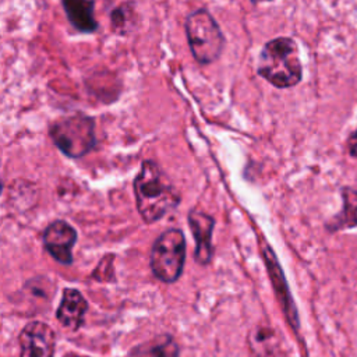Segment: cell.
Wrapping results in <instances>:
<instances>
[{
  "instance_id": "1",
  "label": "cell",
  "mask_w": 357,
  "mask_h": 357,
  "mask_svg": "<svg viewBox=\"0 0 357 357\" xmlns=\"http://www.w3.org/2000/svg\"><path fill=\"white\" fill-rule=\"evenodd\" d=\"M134 192L138 212L146 223L159 220L180 202V195L167 176L152 160L142 162L134 180Z\"/></svg>"
},
{
  "instance_id": "2",
  "label": "cell",
  "mask_w": 357,
  "mask_h": 357,
  "mask_svg": "<svg viewBox=\"0 0 357 357\" xmlns=\"http://www.w3.org/2000/svg\"><path fill=\"white\" fill-rule=\"evenodd\" d=\"M257 71L276 88L296 86L303 78V66L297 43L287 36L266 42L259 53Z\"/></svg>"
},
{
  "instance_id": "3",
  "label": "cell",
  "mask_w": 357,
  "mask_h": 357,
  "mask_svg": "<svg viewBox=\"0 0 357 357\" xmlns=\"http://www.w3.org/2000/svg\"><path fill=\"white\" fill-rule=\"evenodd\" d=\"M185 33L197 63L205 66L220 57L225 46V38L219 24L206 10H195L187 17Z\"/></svg>"
},
{
  "instance_id": "4",
  "label": "cell",
  "mask_w": 357,
  "mask_h": 357,
  "mask_svg": "<svg viewBox=\"0 0 357 357\" xmlns=\"http://www.w3.org/2000/svg\"><path fill=\"white\" fill-rule=\"evenodd\" d=\"M54 145L68 158H81L95 146L93 119L75 113L57 120L50 128Z\"/></svg>"
},
{
  "instance_id": "5",
  "label": "cell",
  "mask_w": 357,
  "mask_h": 357,
  "mask_svg": "<svg viewBox=\"0 0 357 357\" xmlns=\"http://www.w3.org/2000/svg\"><path fill=\"white\" fill-rule=\"evenodd\" d=\"M185 238L181 230L169 229L153 243L151 250V269L153 275L165 282H176L184 268Z\"/></svg>"
},
{
  "instance_id": "6",
  "label": "cell",
  "mask_w": 357,
  "mask_h": 357,
  "mask_svg": "<svg viewBox=\"0 0 357 357\" xmlns=\"http://www.w3.org/2000/svg\"><path fill=\"white\" fill-rule=\"evenodd\" d=\"M56 335L42 321L28 322L20 333V357H53Z\"/></svg>"
},
{
  "instance_id": "7",
  "label": "cell",
  "mask_w": 357,
  "mask_h": 357,
  "mask_svg": "<svg viewBox=\"0 0 357 357\" xmlns=\"http://www.w3.org/2000/svg\"><path fill=\"white\" fill-rule=\"evenodd\" d=\"M77 241L75 229L64 220L52 222L43 233V245L46 251L60 264L68 265L73 261L71 250Z\"/></svg>"
},
{
  "instance_id": "8",
  "label": "cell",
  "mask_w": 357,
  "mask_h": 357,
  "mask_svg": "<svg viewBox=\"0 0 357 357\" xmlns=\"http://www.w3.org/2000/svg\"><path fill=\"white\" fill-rule=\"evenodd\" d=\"M261 247H262V255H264V259H265V265H266V269L269 272V278L272 280V286L276 291V296H278V300L282 305V310H283V312L287 318V322L293 326L294 331H297V328H298V315H297V310H296V305L293 303V298L290 296L286 279L283 276L282 268L278 264L276 255L272 251V248L268 244H265L264 241H261Z\"/></svg>"
},
{
  "instance_id": "9",
  "label": "cell",
  "mask_w": 357,
  "mask_h": 357,
  "mask_svg": "<svg viewBox=\"0 0 357 357\" xmlns=\"http://www.w3.org/2000/svg\"><path fill=\"white\" fill-rule=\"evenodd\" d=\"M188 225L195 238V261L201 265H206L209 264L213 251L211 240L215 219L205 212L194 209L188 213Z\"/></svg>"
},
{
  "instance_id": "10",
  "label": "cell",
  "mask_w": 357,
  "mask_h": 357,
  "mask_svg": "<svg viewBox=\"0 0 357 357\" xmlns=\"http://www.w3.org/2000/svg\"><path fill=\"white\" fill-rule=\"evenodd\" d=\"M86 310L88 303L84 296L78 290L67 287L63 290V297L56 317L64 328L70 331H77L82 325Z\"/></svg>"
},
{
  "instance_id": "11",
  "label": "cell",
  "mask_w": 357,
  "mask_h": 357,
  "mask_svg": "<svg viewBox=\"0 0 357 357\" xmlns=\"http://www.w3.org/2000/svg\"><path fill=\"white\" fill-rule=\"evenodd\" d=\"M112 29L119 35H128L137 28L138 14L134 0H106Z\"/></svg>"
},
{
  "instance_id": "12",
  "label": "cell",
  "mask_w": 357,
  "mask_h": 357,
  "mask_svg": "<svg viewBox=\"0 0 357 357\" xmlns=\"http://www.w3.org/2000/svg\"><path fill=\"white\" fill-rule=\"evenodd\" d=\"M70 24L82 33H92L98 29L95 20L93 0H61Z\"/></svg>"
},
{
  "instance_id": "13",
  "label": "cell",
  "mask_w": 357,
  "mask_h": 357,
  "mask_svg": "<svg viewBox=\"0 0 357 357\" xmlns=\"http://www.w3.org/2000/svg\"><path fill=\"white\" fill-rule=\"evenodd\" d=\"M342 194L343 209L331 220V223H328V230L331 231L357 226V191L350 187H344L342 188Z\"/></svg>"
},
{
  "instance_id": "14",
  "label": "cell",
  "mask_w": 357,
  "mask_h": 357,
  "mask_svg": "<svg viewBox=\"0 0 357 357\" xmlns=\"http://www.w3.org/2000/svg\"><path fill=\"white\" fill-rule=\"evenodd\" d=\"M134 357H178V346L170 335L158 336L132 350Z\"/></svg>"
},
{
  "instance_id": "15",
  "label": "cell",
  "mask_w": 357,
  "mask_h": 357,
  "mask_svg": "<svg viewBox=\"0 0 357 357\" xmlns=\"http://www.w3.org/2000/svg\"><path fill=\"white\" fill-rule=\"evenodd\" d=\"M347 149L350 156L357 159V130L353 131L347 139Z\"/></svg>"
},
{
  "instance_id": "16",
  "label": "cell",
  "mask_w": 357,
  "mask_h": 357,
  "mask_svg": "<svg viewBox=\"0 0 357 357\" xmlns=\"http://www.w3.org/2000/svg\"><path fill=\"white\" fill-rule=\"evenodd\" d=\"M252 3H261V1H271V0H251Z\"/></svg>"
},
{
  "instance_id": "17",
  "label": "cell",
  "mask_w": 357,
  "mask_h": 357,
  "mask_svg": "<svg viewBox=\"0 0 357 357\" xmlns=\"http://www.w3.org/2000/svg\"><path fill=\"white\" fill-rule=\"evenodd\" d=\"M67 357H77V356H74V354H70V356H67Z\"/></svg>"
}]
</instances>
